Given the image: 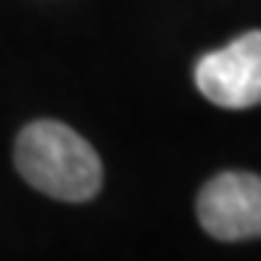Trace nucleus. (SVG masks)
Instances as JSON below:
<instances>
[{"label":"nucleus","instance_id":"nucleus-3","mask_svg":"<svg viewBox=\"0 0 261 261\" xmlns=\"http://www.w3.org/2000/svg\"><path fill=\"white\" fill-rule=\"evenodd\" d=\"M197 221L218 241L261 238V177L224 171L200 189Z\"/></svg>","mask_w":261,"mask_h":261},{"label":"nucleus","instance_id":"nucleus-1","mask_svg":"<svg viewBox=\"0 0 261 261\" xmlns=\"http://www.w3.org/2000/svg\"><path fill=\"white\" fill-rule=\"evenodd\" d=\"M15 166L32 189L64 203L93 200L102 189V160L93 145L56 119H35L20 130Z\"/></svg>","mask_w":261,"mask_h":261},{"label":"nucleus","instance_id":"nucleus-2","mask_svg":"<svg viewBox=\"0 0 261 261\" xmlns=\"http://www.w3.org/2000/svg\"><path fill=\"white\" fill-rule=\"evenodd\" d=\"M195 84L209 102L226 111L261 105V32H247L206 53L195 67Z\"/></svg>","mask_w":261,"mask_h":261}]
</instances>
